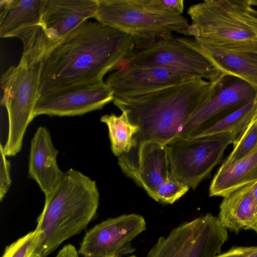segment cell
I'll use <instances>...</instances> for the list:
<instances>
[{"label":"cell","mask_w":257,"mask_h":257,"mask_svg":"<svg viewBox=\"0 0 257 257\" xmlns=\"http://www.w3.org/2000/svg\"><path fill=\"white\" fill-rule=\"evenodd\" d=\"M202 48L222 74L232 75L242 79L257 92V53Z\"/></svg>","instance_id":"ffe728a7"},{"label":"cell","mask_w":257,"mask_h":257,"mask_svg":"<svg viewBox=\"0 0 257 257\" xmlns=\"http://www.w3.org/2000/svg\"><path fill=\"white\" fill-rule=\"evenodd\" d=\"M114 98L112 90L103 80L71 85L40 95L33 116L82 115L102 109Z\"/></svg>","instance_id":"7c38bea8"},{"label":"cell","mask_w":257,"mask_h":257,"mask_svg":"<svg viewBox=\"0 0 257 257\" xmlns=\"http://www.w3.org/2000/svg\"><path fill=\"white\" fill-rule=\"evenodd\" d=\"M99 201L94 180L72 168L64 172L37 219L40 237L35 253L47 257L85 229L96 214Z\"/></svg>","instance_id":"3957f363"},{"label":"cell","mask_w":257,"mask_h":257,"mask_svg":"<svg viewBox=\"0 0 257 257\" xmlns=\"http://www.w3.org/2000/svg\"><path fill=\"white\" fill-rule=\"evenodd\" d=\"M146 229L144 217L136 213L109 218L84 236L78 250L82 257H125L136 249L132 241Z\"/></svg>","instance_id":"8fae6325"},{"label":"cell","mask_w":257,"mask_h":257,"mask_svg":"<svg viewBox=\"0 0 257 257\" xmlns=\"http://www.w3.org/2000/svg\"><path fill=\"white\" fill-rule=\"evenodd\" d=\"M0 200L2 201L8 192L12 184L10 175L11 162L7 159L3 146L0 145Z\"/></svg>","instance_id":"484cf974"},{"label":"cell","mask_w":257,"mask_h":257,"mask_svg":"<svg viewBox=\"0 0 257 257\" xmlns=\"http://www.w3.org/2000/svg\"><path fill=\"white\" fill-rule=\"evenodd\" d=\"M256 116L257 98L200 125L187 138L195 139L229 132H238L241 135Z\"/></svg>","instance_id":"44dd1931"},{"label":"cell","mask_w":257,"mask_h":257,"mask_svg":"<svg viewBox=\"0 0 257 257\" xmlns=\"http://www.w3.org/2000/svg\"><path fill=\"white\" fill-rule=\"evenodd\" d=\"M214 82L200 78L140 95L114 97L113 104L139 127L132 147L152 141L167 145L212 96Z\"/></svg>","instance_id":"7a4b0ae2"},{"label":"cell","mask_w":257,"mask_h":257,"mask_svg":"<svg viewBox=\"0 0 257 257\" xmlns=\"http://www.w3.org/2000/svg\"><path fill=\"white\" fill-rule=\"evenodd\" d=\"M41 62L22 54L19 64L11 66L1 77V103L8 114V134L3 146L7 156H16L22 149L27 128L34 119L40 94Z\"/></svg>","instance_id":"8992f818"},{"label":"cell","mask_w":257,"mask_h":257,"mask_svg":"<svg viewBox=\"0 0 257 257\" xmlns=\"http://www.w3.org/2000/svg\"><path fill=\"white\" fill-rule=\"evenodd\" d=\"M163 3L167 7L182 14L184 9L183 0H162Z\"/></svg>","instance_id":"f1b7e54d"},{"label":"cell","mask_w":257,"mask_h":257,"mask_svg":"<svg viewBox=\"0 0 257 257\" xmlns=\"http://www.w3.org/2000/svg\"><path fill=\"white\" fill-rule=\"evenodd\" d=\"M228 238L218 217L208 213L161 236L146 257H214Z\"/></svg>","instance_id":"9c48e42d"},{"label":"cell","mask_w":257,"mask_h":257,"mask_svg":"<svg viewBox=\"0 0 257 257\" xmlns=\"http://www.w3.org/2000/svg\"><path fill=\"white\" fill-rule=\"evenodd\" d=\"M124 60L128 65L164 68L211 82L222 74L197 41L188 37L159 41Z\"/></svg>","instance_id":"ba28073f"},{"label":"cell","mask_w":257,"mask_h":257,"mask_svg":"<svg viewBox=\"0 0 257 257\" xmlns=\"http://www.w3.org/2000/svg\"><path fill=\"white\" fill-rule=\"evenodd\" d=\"M118 164L127 177L159 202V188L169 178L167 145L152 141L143 142L118 157Z\"/></svg>","instance_id":"4fadbf2b"},{"label":"cell","mask_w":257,"mask_h":257,"mask_svg":"<svg viewBox=\"0 0 257 257\" xmlns=\"http://www.w3.org/2000/svg\"><path fill=\"white\" fill-rule=\"evenodd\" d=\"M250 248L251 246H234L214 257H243Z\"/></svg>","instance_id":"4316f807"},{"label":"cell","mask_w":257,"mask_h":257,"mask_svg":"<svg viewBox=\"0 0 257 257\" xmlns=\"http://www.w3.org/2000/svg\"><path fill=\"white\" fill-rule=\"evenodd\" d=\"M197 77L161 67L128 65L117 68L106 80L114 97H129L177 85Z\"/></svg>","instance_id":"9a60e30c"},{"label":"cell","mask_w":257,"mask_h":257,"mask_svg":"<svg viewBox=\"0 0 257 257\" xmlns=\"http://www.w3.org/2000/svg\"><path fill=\"white\" fill-rule=\"evenodd\" d=\"M256 181L257 148L241 159L222 164L211 181L209 196L224 197Z\"/></svg>","instance_id":"d6986e66"},{"label":"cell","mask_w":257,"mask_h":257,"mask_svg":"<svg viewBox=\"0 0 257 257\" xmlns=\"http://www.w3.org/2000/svg\"><path fill=\"white\" fill-rule=\"evenodd\" d=\"M252 6L257 9V0H251Z\"/></svg>","instance_id":"1f68e13d"},{"label":"cell","mask_w":257,"mask_h":257,"mask_svg":"<svg viewBox=\"0 0 257 257\" xmlns=\"http://www.w3.org/2000/svg\"><path fill=\"white\" fill-rule=\"evenodd\" d=\"M55 257H79V253L73 245L68 244L59 251Z\"/></svg>","instance_id":"83f0119b"},{"label":"cell","mask_w":257,"mask_h":257,"mask_svg":"<svg viewBox=\"0 0 257 257\" xmlns=\"http://www.w3.org/2000/svg\"><path fill=\"white\" fill-rule=\"evenodd\" d=\"M100 121L107 126L113 155L119 157L128 153L132 147L133 137L139 131V127L132 123L123 112L119 116L114 114L104 115L101 117Z\"/></svg>","instance_id":"7402d4cb"},{"label":"cell","mask_w":257,"mask_h":257,"mask_svg":"<svg viewBox=\"0 0 257 257\" xmlns=\"http://www.w3.org/2000/svg\"><path fill=\"white\" fill-rule=\"evenodd\" d=\"M256 98L257 92L249 84L236 76L222 74L212 96L186 122L177 138H187L200 125Z\"/></svg>","instance_id":"5bb4252c"},{"label":"cell","mask_w":257,"mask_h":257,"mask_svg":"<svg viewBox=\"0 0 257 257\" xmlns=\"http://www.w3.org/2000/svg\"><path fill=\"white\" fill-rule=\"evenodd\" d=\"M253 196L257 208V181L252 183Z\"/></svg>","instance_id":"4dcf8cb0"},{"label":"cell","mask_w":257,"mask_h":257,"mask_svg":"<svg viewBox=\"0 0 257 257\" xmlns=\"http://www.w3.org/2000/svg\"><path fill=\"white\" fill-rule=\"evenodd\" d=\"M189 188L183 183L168 178L161 185L158 193L159 202L172 204L182 197Z\"/></svg>","instance_id":"d4e9b609"},{"label":"cell","mask_w":257,"mask_h":257,"mask_svg":"<svg viewBox=\"0 0 257 257\" xmlns=\"http://www.w3.org/2000/svg\"><path fill=\"white\" fill-rule=\"evenodd\" d=\"M218 217L227 230L237 233L242 230H251L257 233V208L252 183L224 197Z\"/></svg>","instance_id":"ac0fdd59"},{"label":"cell","mask_w":257,"mask_h":257,"mask_svg":"<svg viewBox=\"0 0 257 257\" xmlns=\"http://www.w3.org/2000/svg\"><path fill=\"white\" fill-rule=\"evenodd\" d=\"M135 48L129 35L98 21L83 22L42 59L40 96L67 86L103 80Z\"/></svg>","instance_id":"6da1fadb"},{"label":"cell","mask_w":257,"mask_h":257,"mask_svg":"<svg viewBox=\"0 0 257 257\" xmlns=\"http://www.w3.org/2000/svg\"><path fill=\"white\" fill-rule=\"evenodd\" d=\"M46 0H1L0 36L17 37L23 54L40 61L49 49L42 15Z\"/></svg>","instance_id":"30bf717a"},{"label":"cell","mask_w":257,"mask_h":257,"mask_svg":"<svg viewBox=\"0 0 257 257\" xmlns=\"http://www.w3.org/2000/svg\"><path fill=\"white\" fill-rule=\"evenodd\" d=\"M243 257H257V246H251L249 250Z\"/></svg>","instance_id":"f546056e"},{"label":"cell","mask_w":257,"mask_h":257,"mask_svg":"<svg viewBox=\"0 0 257 257\" xmlns=\"http://www.w3.org/2000/svg\"><path fill=\"white\" fill-rule=\"evenodd\" d=\"M40 230L38 227L7 246L2 257H30L35 252L39 242Z\"/></svg>","instance_id":"cb8c5ba5"},{"label":"cell","mask_w":257,"mask_h":257,"mask_svg":"<svg viewBox=\"0 0 257 257\" xmlns=\"http://www.w3.org/2000/svg\"><path fill=\"white\" fill-rule=\"evenodd\" d=\"M125 257H136V256L134 254H133V255H128V256H125Z\"/></svg>","instance_id":"d6a6232c"},{"label":"cell","mask_w":257,"mask_h":257,"mask_svg":"<svg viewBox=\"0 0 257 257\" xmlns=\"http://www.w3.org/2000/svg\"><path fill=\"white\" fill-rule=\"evenodd\" d=\"M58 153L49 131L46 127L39 126L31 141L28 175L38 183L45 200L53 194L64 173L57 164Z\"/></svg>","instance_id":"e0dca14e"},{"label":"cell","mask_w":257,"mask_h":257,"mask_svg":"<svg viewBox=\"0 0 257 257\" xmlns=\"http://www.w3.org/2000/svg\"><path fill=\"white\" fill-rule=\"evenodd\" d=\"M238 132L198 138H175L167 145L169 178L195 190L222 160L227 147L234 144Z\"/></svg>","instance_id":"52a82bcc"},{"label":"cell","mask_w":257,"mask_h":257,"mask_svg":"<svg viewBox=\"0 0 257 257\" xmlns=\"http://www.w3.org/2000/svg\"><path fill=\"white\" fill-rule=\"evenodd\" d=\"M187 13L190 34L201 47L257 53V9L251 0H206Z\"/></svg>","instance_id":"277c9868"},{"label":"cell","mask_w":257,"mask_h":257,"mask_svg":"<svg viewBox=\"0 0 257 257\" xmlns=\"http://www.w3.org/2000/svg\"><path fill=\"white\" fill-rule=\"evenodd\" d=\"M97 0H46L42 15L49 49L74 28L94 18Z\"/></svg>","instance_id":"2e32d148"},{"label":"cell","mask_w":257,"mask_h":257,"mask_svg":"<svg viewBox=\"0 0 257 257\" xmlns=\"http://www.w3.org/2000/svg\"><path fill=\"white\" fill-rule=\"evenodd\" d=\"M94 19L131 36L142 50L172 38L176 32L188 37V20L162 0H97Z\"/></svg>","instance_id":"5b68a950"},{"label":"cell","mask_w":257,"mask_h":257,"mask_svg":"<svg viewBox=\"0 0 257 257\" xmlns=\"http://www.w3.org/2000/svg\"><path fill=\"white\" fill-rule=\"evenodd\" d=\"M234 149L224 162H232L241 159L257 148V116L238 137Z\"/></svg>","instance_id":"603a6c76"}]
</instances>
